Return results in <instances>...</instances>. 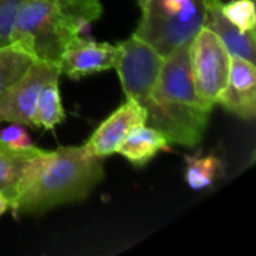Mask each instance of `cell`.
<instances>
[{"instance_id": "1", "label": "cell", "mask_w": 256, "mask_h": 256, "mask_svg": "<svg viewBox=\"0 0 256 256\" xmlns=\"http://www.w3.org/2000/svg\"><path fill=\"white\" fill-rule=\"evenodd\" d=\"M189 44L164 58L146 104V124L159 130L170 144L196 147L207 129L213 106L196 94L189 64Z\"/></svg>"}, {"instance_id": "2", "label": "cell", "mask_w": 256, "mask_h": 256, "mask_svg": "<svg viewBox=\"0 0 256 256\" xmlns=\"http://www.w3.org/2000/svg\"><path fill=\"white\" fill-rule=\"evenodd\" d=\"M102 178V160L90 156L82 146L46 152L34 178L12 201V214H40L63 204L82 201Z\"/></svg>"}, {"instance_id": "3", "label": "cell", "mask_w": 256, "mask_h": 256, "mask_svg": "<svg viewBox=\"0 0 256 256\" xmlns=\"http://www.w3.org/2000/svg\"><path fill=\"white\" fill-rule=\"evenodd\" d=\"M102 12L100 0H27L15 20L10 42L36 60L58 64L69 42Z\"/></svg>"}, {"instance_id": "4", "label": "cell", "mask_w": 256, "mask_h": 256, "mask_svg": "<svg viewBox=\"0 0 256 256\" xmlns=\"http://www.w3.org/2000/svg\"><path fill=\"white\" fill-rule=\"evenodd\" d=\"M213 0H150L134 34L166 57L204 27Z\"/></svg>"}, {"instance_id": "5", "label": "cell", "mask_w": 256, "mask_h": 256, "mask_svg": "<svg viewBox=\"0 0 256 256\" xmlns=\"http://www.w3.org/2000/svg\"><path fill=\"white\" fill-rule=\"evenodd\" d=\"M230 52L219 36L202 27L189 44V64L196 94L214 106L222 93L230 72Z\"/></svg>"}, {"instance_id": "6", "label": "cell", "mask_w": 256, "mask_h": 256, "mask_svg": "<svg viewBox=\"0 0 256 256\" xmlns=\"http://www.w3.org/2000/svg\"><path fill=\"white\" fill-rule=\"evenodd\" d=\"M164 58L152 45L135 34L117 45L114 69L118 74L126 99H132L144 106L156 84Z\"/></svg>"}, {"instance_id": "7", "label": "cell", "mask_w": 256, "mask_h": 256, "mask_svg": "<svg viewBox=\"0 0 256 256\" xmlns=\"http://www.w3.org/2000/svg\"><path fill=\"white\" fill-rule=\"evenodd\" d=\"M60 76L58 64L34 60L24 76L0 96V123L32 126V116L40 90Z\"/></svg>"}, {"instance_id": "8", "label": "cell", "mask_w": 256, "mask_h": 256, "mask_svg": "<svg viewBox=\"0 0 256 256\" xmlns=\"http://www.w3.org/2000/svg\"><path fill=\"white\" fill-rule=\"evenodd\" d=\"M146 110L138 102L128 99L98 126L82 147L90 156L99 159L111 156L117 153L130 130L146 123Z\"/></svg>"}, {"instance_id": "9", "label": "cell", "mask_w": 256, "mask_h": 256, "mask_svg": "<svg viewBox=\"0 0 256 256\" xmlns=\"http://www.w3.org/2000/svg\"><path fill=\"white\" fill-rule=\"evenodd\" d=\"M116 56L117 45L76 36L62 54L58 63L60 75L70 80H81L88 75L105 72L114 68Z\"/></svg>"}, {"instance_id": "10", "label": "cell", "mask_w": 256, "mask_h": 256, "mask_svg": "<svg viewBox=\"0 0 256 256\" xmlns=\"http://www.w3.org/2000/svg\"><path fill=\"white\" fill-rule=\"evenodd\" d=\"M216 104H219L224 110L243 120H252L255 117V63L238 56H231L228 80Z\"/></svg>"}, {"instance_id": "11", "label": "cell", "mask_w": 256, "mask_h": 256, "mask_svg": "<svg viewBox=\"0 0 256 256\" xmlns=\"http://www.w3.org/2000/svg\"><path fill=\"white\" fill-rule=\"evenodd\" d=\"M46 150L12 148L0 142V194L12 201L30 184L38 174Z\"/></svg>"}, {"instance_id": "12", "label": "cell", "mask_w": 256, "mask_h": 256, "mask_svg": "<svg viewBox=\"0 0 256 256\" xmlns=\"http://www.w3.org/2000/svg\"><path fill=\"white\" fill-rule=\"evenodd\" d=\"M220 6H222V0H213L210 3L204 26L213 30L219 36V39L226 46L230 56H238L255 63V32L246 33L238 30L234 24H231L225 18V15L220 10Z\"/></svg>"}, {"instance_id": "13", "label": "cell", "mask_w": 256, "mask_h": 256, "mask_svg": "<svg viewBox=\"0 0 256 256\" xmlns=\"http://www.w3.org/2000/svg\"><path fill=\"white\" fill-rule=\"evenodd\" d=\"M170 142L166 138L156 129L148 124H140L120 144L117 153H120L130 165L141 168L147 165L159 152L168 150Z\"/></svg>"}, {"instance_id": "14", "label": "cell", "mask_w": 256, "mask_h": 256, "mask_svg": "<svg viewBox=\"0 0 256 256\" xmlns=\"http://www.w3.org/2000/svg\"><path fill=\"white\" fill-rule=\"evenodd\" d=\"M64 120V110L58 88V80L48 82L39 93L34 111L32 116V128H42L44 130L56 129Z\"/></svg>"}, {"instance_id": "15", "label": "cell", "mask_w": 256, "mask_h": 256, "mask_svg": "<svg viewBox=\"0 0 256 256\" xmlns=\"http://www.w3.org/2000/svg\"><path fill=\"white\" fill-rule=\"evenodd\" d=\"M34 60L15 42L0 46V96L24 76Z\"/></svg>"}, {"instance_id": "16", "label": "cell", "mask_w": 256, "mask_h": 256, "mask_svg": "<svg viewBox=\"0 0 256 256\" xmlns=\"http://www.w3.org/2000/svg\"><path fill=\"white\" fill-rule=\"evenodd\" d=\"M224 172L222 160L214 154L186 156V183L194 190H201L213 184Z\"/></svg>"}, {"instance_id": "17", "label": "cell", "mask_w": 256, "mask_h": 256, "mask_svg": "<svg viewBox=\"0 0 256 256\" xmlns=\"http://www.w3.org/2000/svg\"><path fill=\"white\" fill-rule=\"evenodd\" d=\"M225 18L234 24L238 30L252 33L256 28L255 0H231L228 3L222 2L220 6Z\"/></svg>"}, {"instance_id": "18", "label": "cell", "mask_w": 256, "mask_h": 256, "mask_svg": "<svg viewBox=\"0 0 256 256\" xmlns=\"http://www.w3.org/2000/svg\"><path fill=\"white\" fill-rule=\"evenodd\" d=\"M27 0H0V46L10 44L15 20Z\"/></svg>"}, {"instance_id": "19", "label": "cell", "mask_w": 256, "mask_h": 256, "mask_svg": "<svg viewBox=\"0 0 256 256\" xmlns=\"http://www.w3.org/2000/svg\"><path fill=\"white\" fill-rule=\"evenodd\" d=\"M0 142L12 148H30L34 146L26 126L20 123H9V126L2 129Z\"/></svg>"}, {"instance_id": "20", "label": "cell", "mask_w": 256, "mask_h": 256, "mask_svg": "<svg viewBox=\"0 0 256 256\" xmlns=\"http://www.w3.org/2000/svg\"><path fill=\"white\" fill-rule=\"evenodd\" d=\"M10 210V200L8 196H4L3 194H0V218L8 212Z\"/></svg>"}, {"instance_id": "21", "label": "cell", "mask_w": 256, "mask_h": 256, "mask_svg": "<svg viewBox=\"0 0 256 256\" xmlns=\"http://www.w3.org/2000/svg\"><path fill=\"white\" fill-rule=\"evenodd\" d=\"M148 2H150V0H136V3H138V6H140V9H141V10L148 4Z\"/></svg>"}]
</instances>
